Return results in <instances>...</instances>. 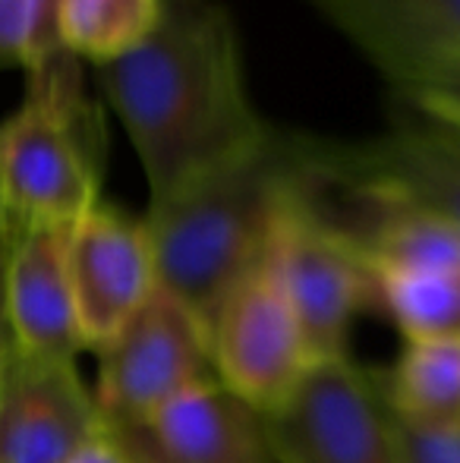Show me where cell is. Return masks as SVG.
Wrapping results in <instances>:
<instances>
[{"label": "cell", "mask_w": 460, "mask_h": 463, "mask_svg": "<svg viewBox=\"0 0 460 463\" xmlns=\"http://www.w3.org/2000/svg\"><path fill=\"white\" fill-rule=\"evenodd\" d=\"M99 82L152 199L252 152L275 129L249 98L237 23L221 0H164L146 42L101 63Z\"/></svg>", "instance_id": "1"}, {"label": "cell", "mask_w": 460, "mask_h": 463, "mask_svg": "<svg viewBox=\"0 0 460 463\" xmlns=\"http://www.w3.org/2000/svg\"><path fill=\"white\" fill-rule=\"evenodd\" d=\"M303 177L300 136L275 127L258 148L148 202L142 224L161 290L211 328L224 299L265 265L284 202Z\"/></svg>", "instance_id": "2"}, {"label": "cell", "mask_w": 460, "mask_h": 463, "mask_svg": "<svg viewBox=\"0 0 460 463\" xmlns=\"http://www.w3.org/2000/svg\"><path fill=\"white\" fill-rule=\"evenodd\" d=\"M105 123L80 61L25 70V98L0 123V214L10 227H73L101 202Z\"/></svg>", "instance_id": "3"}, {"label": "cell", "mask_w": 460, "mask_h": 463, "mask_svg": "<svg viewBox=\"0 0 460 463\" xmlns=\"http://www.w3.org/2000/svg\"><path fill=\"white\" fill-rule=\"evenodd\" d=\"M309 174L325 186L391 195L438 214L460 231V127L391 95L388 127L366 142L300 136Z\"/></svg>", "instance_id": "4"}, {"label": "cell", "mask_w": 460, "mask_h": 463, "mask_svg": "<svg viewBox=\"0 0 460 463\" xmlns=\"http://www.w3.org/2000/svg\"><path fill=\"white\" fill-rule=\"evenodd\" d=\"M262 426L275 463H400L381 378L350 354L315 360Z\"/></svg>", "instance_id": "5"}, {"label": "cell", "mask_w": 460, "mask_h": 463, "mask_svg": "<svg viewBox=\"0 0 460 463\" xmlns=\"http://www.w3.org/2000/svg\"><path fill=\"white\" fill-rule=\"evenodd\" d=\"M268 265L300 322L313 360L347 354L350 328L375 297V280L356 246L315 205L309 171L284 202Z\"/></svg>", "instance_id": "6"}, {"label": "cell", "mask_w": 460, "mask_h": 463, "mask_svg": "<svg viewBox=\"0 0 460 463\" xmlns=\"http://www.w3.org/2000/svg\"><path fill=\"white\" fill-rule=\"evenodd\" d=\"M218 382L209 328L155 287L129 325L101 350L95 407L101 429L142 420L164 403Z\"/></svg>", "instance_id": "7"}, {"label": "cell", "mask_w": 460, "mask_h": 463, "mask_svg": "<svg viewBox=\"0 0 460 463\" xmlns=\"http://www.w3.org/2000/svg\"><path fill=\"white\" fill-rule=\"evenodd\" d=\"M209 337L218 382L256 413L275 410L315 363L268 259L224 299Z\"/></svg>", "instance_id": "8"}, {"label": "cell", "mask_w": 460, "mask_h": 463, "mask_svg": "<svg viewBox=\"0 0 460 463\" xmlns=\"http://www.w3.org/2000/svg\"><path fill=\"white\" fill-rule=\"evenodd\" d=\"M67 256L82 347L101 354L158 287L146 224L99 202L70 227Z\"/></svg>", "instance_id": "9"}, {"label": "cell", "mask_w": 460, "mask_h": 463, "mask_svg": "<svg viewBox=\"0 0 460 463\" xmlns=\"http://www.w3.org/2000/svg\"><path fill=\"white\" fill-rule=\"evenodd\" d=\"M99 432L95 394L76 360L13 344L0 375V463H67Z\"/></svg>", "instance_id": "10"}, {"label": "cell", "mask_w": 460, "mask_h": 463, "mask_svg": "<svg viewBox=\"0 0 460 463\" xmlns=\"http://www.w3.org/2000/svg\"><path fill=\"white\" fill-rule=\"evenodd\" d=\"M105 432L127 463H275L262 413L221 382Z\"/></svg>", "instance_id": "11"}, {"label": "cell", "mask_w": 460, "mask_h": 463, "mask_svg": "<svg viewBox=\"0 0 460 463\" xmlns=\"http://www.w3.org/2000/svg\"><path fill=\"white\" fill-rule=\"evenodd\" d=\"M67 240L70 227H10L6 309H10L13 344L19 350L76 360V354L86 347L76 322Z\"/></svg>", "instance_id": "12"}, {"label": "cell", "mask_w": 460, "mask_h": 463, "mask_svg": "<svg viewBox=\"0 0 460 463\" xmlns=\"http://www.w3.org/2000/svg\"><path fill=\"white\" fill-rule=\"evenodd\" d=\"M375 70L407 57L460 54V0H309Z\"/></svg>", "instance_id": "13"}, {"label": "cell", "mask_w": 460, "mask_h": 463, "mask_svg": "<svg viewBox=\"0 0 460 463\" xmlns=\"http://www.w3.org/2000/svg\"><path fill=\"white\" fill-rule=\"evenodd\" d=\"M391 416L413 432L460 435V344L407 341L381 375Z\"/></svg>", "instance_id": "14"}, {"label": "cell", "mask_w": 460, "mask_h": 463, "mask_svg": "<svg viewBox=\"0 0 460 463\" xmlns=\"http://www.w3.org/2000/svg\"><path fill=\"white\" fill-rule=\"evenodd\" d=\"M164 0H63L61 38L76 61L111 63L146 42Z\"/></svg>", "instance_id": "15"}, {"label": "cell", "mask_w": 460, "mask_h": 463, "mask_svg": "<svg viewBox=\"0 0 460 463\" xmlns=\"http://www.w3.org/2000/svg\"><path fill=\"white\" fill-rule=\"evenodd\" d=\"M375 297L407 341L460 344V269L438 275L375 278Z\"/></svg>", "instance_id": "16"}, {"label": "cell", "mask_w": 460, "mask_h": 463, "mask_svg": "<svg viewBox=\"0 0 460 463\" xmlns=\"http://www.w3.org/2000/svg\"><path fill=\"white\" fill-rule=\"evenodd\" d=\"M391 95L407 98L460 127V54L407 57L379 67Z\"/></svg>", "instance_id": "17"}, {"label": "cell", "mask_w": 460, "mask_h": 463, "mask_svg": "<svg viewBox=\"0 0 460 463\" xmlns=\"http://www.w3.org/2000/svg\"><path fill=\"white\" fill-rule=\"evenodd\" d=\"M29 0H0V70L25 67Z\"/></svg>", "instance_id": "18"}, {"label": "cell", "mask_w": 460, "mask_h": 463, "mask_svg": "<svg viewBox=\"0 0 460 463\" xmlns=\"http://www.w3.org/2000/svg\"><path fill=\"white\" fill-rule=\"evenodd\" d=\"M398 422V420H394ZM400 463H460V435H429L400 426Z\"/></svg>", "instance_id": "19"}, {"label": "cell", "mask_w": 460, "mask_h": 463, "mask_svg": "<svg viewBox=\"0 0 460 463\" xmlns=\"http://www.w3.org/2000/svg\"><path fill=\"white\" fill-rule=\"evenodd\" d=\"M6 259H10V227L0 214V375H4V366L13 350L10 309H6Z\"/></svg>", "instance_id": "20"}, {"label": "cell", "mask_w": 460, "mask_h": 463, "mask_svg": "<svg viewBox=\"0 0 460 463\" xmlns=\"http://www.w3.org/2000/svg\"><path fill=\"white\" fill-rule=\"evenodd\" d=\"M67 463H127V460H123V454L117 451V445L108 439L105 429H101V432L95 435L92 441H86Z\"/></svg>", "instance_id": "21"}]
</instances>
